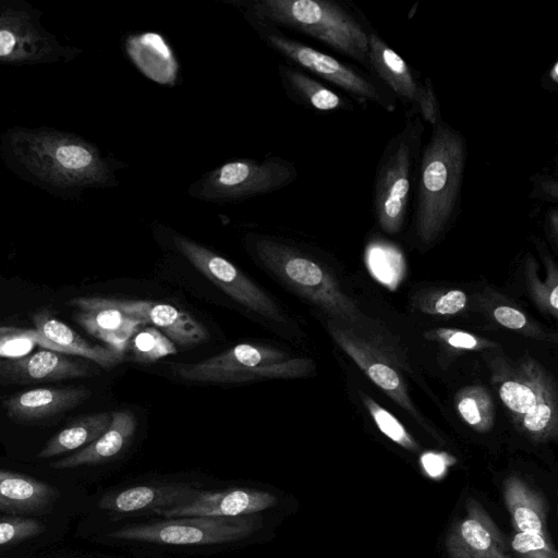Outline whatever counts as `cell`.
Segmentation results:
<instances>
[{
    "label": "cell",
    "mask_w": 558,
    "mask_h": 558,
    "mask_svg": "<svg viewBox=\"0 0 558 558\" xmlns=\"http://www.w3.org/2000/svg\"><path fill=\"white\" fill-rule=\"evenodd\" d=\"M468 156L465 137L444 120L422 147L414 185V227L425 245L453 222L461 205Z\"/></svg>",
    "instance_id": "6da1fadb"
},
{
    "label": "cell",
    "mask_w": 558,
    "mask_h": 558,
    "mask_svg": "<svg viewBox=\"0 0 558 558\" xmlns=\"http://www.w3.org/2000/svg\"><path fill=\"white\" fill-rule=\"evenodd\" d=\"M8 144L22 168L54 187L104 186L112 182L108 160L97 147L73 134L16 128L9 132Z\"/></svg>",
    "instance_id": "7a4b0ae2"
},
{
    "label": "cell",
    "mask_w": 558,
    "mask_h": 558,
    "mask_svg": "<svg viewBox=\"0 0 558 558\" xmlns=\"http://www.w3.org/2000/svg\"><path fill=\"white\" fill-rule=\"evenodd\" d=\"M254 20L310 36L366 68L371 25L332 0H251L239 3Z\"/></svg>",
    "instance_id": "3957f363"
},
{
    "label": "cell",
    "mask_w": 558,
    "mask_h": 558,
    "mask_svg": "<svg viewBox=\"0 0 558 558\" xmlns=\"http://www.w3.org/2000/svg\"><path fill=\"white\" fill-rule=\"evenodd\" d=\"M423 133L421 117L408 111L403 129L389 141L378 162L373 206L380 228L389 233H397L405 220L414 193Z\"/></svg>",
    "instance_id": "277c9868"
},
{
    "label": "cell",
    "mask_w": 558,
    "mask_h": 558,
    "mask_svg": "<svg viewBox=\"0 0 558 558\" xmlns=\"http://www.w3.org/2000/svg\"><path fill=\"white\" fill-rule=\"evenodd\" d=\"M311 366L310 360L290 357L277 348L241 343L201 362L174 363L171 369L190 381L242 383L302 377Z\"/></svg>",
    "instance_id": "5b68a950"
},
{
    "label": "cell",
    "mask_w": 558,
    "mask_h": 558,
    "mask_svg": "<svg viewBox=\"0 0 558 558\" xmlns=\"http://www.w3.org/2000/svg\"><path fill=\"white\" fill-rule=\"evenodd\" d=\"M253 25L270 48L301 69L342 89L361 105L374 104L388 112H395L397 99L369 72L288 38L271 24L255 20Z\"/></svg>",
    "instance_id": "8992f818"
},
{
    "label": "cell",
    "mask_w": 558,
    "mask_h": 558,
    "mask_svg": "<svg viewBox=\"0 0 558 558\" xmlns=\"http://www.w3.org/2000/svg\"><path fill=\"white\" fill-rule=\"evenodd\" d=\"M295 167L281 158H240L220 165L189 187L194 198L226 203L277 191L296 178Z\"/></svg>",
    "instance_id": "52a82bcc"
},
{
    "label": "cell",
    "mask_w": 558,
    "mask_h": 558,
    "mask_svg": "<svg viewBox=\"0 0 558 558\" xmlns=\"http://www.w3.org/2000/svg\"><path fill=\"white\" fill-rule=\"evenodd\" d=\"M262 525L257 513L234 518L186 517L129 525L110 535L122 541L163 545H217L242 541Z\"/></svg>",
    "instance_id": "ba28073f"
},
{
    "label": "cell",
    "mask_w": 558,
    "mask_h": 558,
    "mask_svg": "<svg viewBox=\"0 0 558 558\" xmlns=\"http://www.w3.org/2000/svg\"><path fill=\"white\" fill-rule=\"evenodd\" d=\"M254 251L270 271L302 296L333 314L345 308L331 277L299 251L269 238L255 240Z\"/></svg>",
    "instance_id": "9c48e42d"
},
{
    "label": "cell",
    "mask_w": 558,
    "mask_h": 558,
    "mask_svg": "<svg viewBox=\"0 0 558 558\" xmlns=\"http://www.w3.org/2000/svg\"><path fill=\"white\" fill-rule=\"evenodd\" d=\"M171 240L179 253L234 301L264 317L283 320L271 298L232 263L181 234L173 233Z\"/></svg>",
    "instance_id": "30bf717a"
},
{
    "label": "cell",
    "mask_w": 558,
    "mask_h": 558,
    "mask_svg": "<svg viewBox=\"0 0 558 558\" xmlns=\"http://www.w3.org/2000/svg\"><path fill=\"white\" fill-rule=\"evenodd\" d=\"M60 52L59 44L39 25L32 9L0 1V62H45Z\"/></svg>",
    "instance_id": "8fae6325"
},
{
    "label": "cell",
    "mask_w": 558,
    "mask_h": 558,
    "mask_svg": "<svg viewBox=\"0 0 558 558\" xmlns=\"http://www.w3.org/2000/svg\"><path fill=\"white\" fill-rule=\"evenodd\" d=\"M76 308L111 307L124 314L153 324L173 342L182 347L205 342L209 333L205 326L190 314L174 306L147 300L77 298L70 301Z\"/></svg>",
    "instance_id": "7c38bea8"
},
{
    "label": "cell",
    "mask_w": 558,
    "mask_h": 558,
    "mask_svg": "<svg viewBox=\"0 0 558 558\" xmlns=\"http://www.w3.org/2000/svg\"><path fill=\"white\" fill-rule=\"evenodd\" d=\"M446 546L450 558H511L500 530L472 498L465 515L448 534Z\"/></svg>",
    "instance_id": "4fadbf2b"
},
{
    "label": "cell",
    "mask_w": 558,
    "mask_h": 558,
    "mask_svg": "<svg viewBox=\"0 0 558 558\" xmlns=\"http://www.w3.org/2000/svg\"><path fill=\"white\" fill-rule=\"evenodd\" d=\"M275 495L257 489L201 490L187 502L155 512L168 519L186 517L234 518L272 508Z\"/></svg>",
    "instance_id": "5bb4252c"
},
{
    "label": "cell",
    "mask_w": 558,
    "mask_h": 558,
    "mask_svg": "<svg viewBox=\"0 0 558 558\" xmlns=\"http://www.w3.org/2000/svg\"><path fill=\"white\" fill-rule=\"evenodd\" d=\"M366 69L396 99L409 107L408 111L416 112L417 102L425 88V80L421 81L410 64L389 47L373 27L368 34Z\"/></svg>",
    "instance_id": "9a60e30c"
},
{
    "label": "cell",
    "mask_w": 558,
    "mask_h": 558,
    "mask_svg": "<svg viewBox=\"0 0 558 558\" xmlns=\"http://www.w3.org/2000/svg\"><path fill=\"white\" fill-rule=\"evenodd\" d=\"M198 492L196 486L178 483L134 486L102 497L98 507L118 513L157 512L183 505Z\"/></svg>",
    "instance_id": "2e32d148"
},
{
    "label": "cell",
    "mask_w": 558,
    "mask_h": 558,
    "mask_svg": "<svg viewBox=\"0 0 558 558\" xmlns=\"http://www.w3.org/2000/svg\"><path fill=\"white\" fill-rule=\"evenodd\" d=\"M90 395L92 391L83 386L35 388L12 396L3 404L14 420L36 421L73 409Z\"/></svg>",
    "instance_id": "e0dca14e"
},
{
    "label": "cell",
    "mask_w": 558,
    "mask_h": 558,
    "mask_svg": "<svg viewBox=\"0 0 558 558\" xmlns=\"http://www.w3.org/2000/svg\"><path fill=\"white\" fill-rule=\"evenodd\" d=\"M57 489L37 478L0 470V510L34 514L48 510L58 499Z\"/></svg>",
    "instance_id": "ac0fdd59"
},
{
    "label": "cell",
    "mask_w": 558,
    "mask_h": 558,
    "mask_svg": "<svg viewBox=\"0 0 558 558\" xmlns=\"http://www.w3.org/2000/svg\"><path fill=\"white\" fill-rule=\"evenodd\" d=\"M125 49L134 65L146 77L162 85L175 84L179 63L160 34L147 32L129 36Z\"/></svg>",
    "instance_id": "d6986e66"
},
{
    "label": "cell",
    "mask_w": 558,
    "mask_h": 558,
    "mask_svg": "<svg viewBox=\"0 0 558 558\" xmlns=\"http://www.w3.org/2000/svg\"><path fill=\"white\" fill-rule=\"evenodd\" d=\"M135 429L136 418L131 411H116L111 413V423L100 437L80 451L58 460L52 468L70 469L108 461L125 448Z\"/></svg>",
    "instance_id": "ffe728a7"
},
{
    "label": "cell",
    "mask_w": 558,
    "mask_h": 558,
    "mask_svg": "<svg viewBox=\"0 0 558 558\" xmlns=\"http://www.w3.org/2000/svg\"><path fill=\"white\" fill-rule=\"evenodd\" d=\"M11 377L21 380H62L83 377L90 366L81 360L70 359L56 351H38L2 365Z\"/></svg>",
    "instance_id": "44dd1931"
},
{
    "label": "cell",
    "mask_w": 558,
    "mask_h": 558,
    "mask_svg": "<svg viewBox=\"0 0 558 558\" xmlns=\"http://www.w3.org/2000/svg\"><path fill=\"white\" fill-rule=\"evenodd\" d=\"M77 323L90 335L106 342L112 351L123 356L131 338L146 325L111 307H87L80 310Z\"/></svg>",
    "instance_id": "7402d4cb"
},
{
    "label": "cell",
    "mask_w": 558,
    "mask_h": 558,
    "mask_svg": "<svg viewBox=\"0 0 558 558\" xmlns=\"http://www.w3.org/2000/svg\"><path fill=\"white\" fill-rule=\"evenodd\" d=\"M33 322L39 333L52 343L62 347L69 354L83 356L102 367H112L123 359L111 349L89 343L46 310L35 313Z\"/></svg>",
    "instance_id": "603a6c76"
},
{
    "label": "cell",
    "mask_w": 558,
    "mask_h": 558,
    "mask_svg": "<svg viewBox=\"0 0 558 558\" xmlns=\"http://www.w3.org/2000/svg\"><path fill=\"white\" fill-rule=\"evenodd\" d=\"M504 499L515 533H536L549 537L546 530V506L542 496L517 476L504 483Z\"/></svg>",
    "instance_id": "cb8c5ba5"
},
{
    "label": "cell",
    "mask_w": 558,
    "mask_h": 558,
    "mask_svg": "<svg viewBox=\"0 0 558 558\" xmlns=\"http://www.w3.org/2000/svg\"><path fill=\"white\" fill-rule=\"evenodd\" d=\"M279 72L289 94L302 105L320 112L352 110L354 107L351 98L337 93L302 70L280 64Z\"/></svg>",
    "instance_id": "d4e9b609"
},
{
    "label": "cell",
    "mask_w": 558,
    "mask_h": 558,
    "mask_svg": "<svg viewBox=\"0 0 558 558\" xmlns=\"http://www.w3.org/2000/svg\"><path fill=\"white\" fill-rule=\"evenodd\" d=\"M110 423L111 413L108 412L80 417L50 438L37 457L47 459L83 446L86 447L100 437L107 430Z\"/></svg>",
    "instance_id": "484cf974"
},
{
    "label": "cell",
    "mask_w": 558,
    "mask_h": 558,
    "mask_svg": "<svg viewBox=\"0 0 558 558\" xmlns=\"http://www.w3.org/2000/svg\"><path fill=\"white\" fill-rule=\"evenodd\" d=\"M499 396L517 422L542 402L555 398L549 386L541 381V378L523 374L502 381L499 386Z\"/></svg>",
    "instance_id": "4316f807"
},
{
    "label": "cell",
    "mask_w": 558,
    "mask_h": 558,
    "mask_svg": "<svg viewBox=\"0 0 558 558\" xmlns=\"http://www.w3.org/2000/svg\"><path fill=\"white\" fill-rule=\"evenodd\" d=\"M128 348L133 357L143 363L156 362L177 353L174 343L155 327L140 329L131 338Z\"/></svg>",
    "instance_id": "83f0119b"
},
{
    "label": "cell",
    "mask_w": 558,
    "mask_h": 558,
    "mask_svg": "<svg viewBox=\"0 0 558 558\" xmlns=\"http://www.w3.org/2000/svg\"><path fill=\"white\" fill-rule=\"evenodd\" d=\"M458 411L462 418L480 432L493 425L494 410L489 395L483 388H470L458 399Z\"/></svg>",
    "instance_id": "f1b7e54d"
},
{
    "label": "cell",
    "mask_w": 558,
    "mask_h": 558,
    "mask_svg": "<svg viewBox=\"0 0 558 558\" xmlns=\"http://www.w3.org/2000/svg\"><path fill=\"white\" fill-rule=\"evenodd\" d=\"M41 345L51 351L69 354L62 347L46 339L36 329H19L14 332L0 337V357L21 359L31 353L36 347Z\"/></svg>",
    "instance_id": "f546056e"
},
{
    "label": "cell",
    "mask_w": 558,
    "mask_h": 558,
    "mask_svg": "<svg viewBox=\"0 0 558 558\" xmlns=\"http://www.w3.org/2000/svg\"><path fill=\"white\" fill-rule=\"evenodd\" d=\"M367 263L374 276L391 288L401 278L402 256L395 247L374 243L368 247Z\"/></svg>",
    "instance_id": "4dcf8cb0"
},
{
    "label": "cell",
    "mask_w": 558,
    "mask_h": 558,
    "mask_svg": "<svg viewBox=\"0 0 558 558\" xmlns=\"http://www.w3.org/2000/svg\"><path fill=\"white\" fill-rule=\"evenodd\" d=\"M45 531V525L35 519L23 517L0 518V546L23 542Z\"/></svg>",
    "instance_id": "1f68e13d"
},
{
    "label": "cell",
    "mask_w": 558,
    "mask_h": 558,
    "mask_svg": "<svg viewBox=\"0 0 558 558\" xmlns=\"http://www.w3.org/2000/svg\"><path fill=\"white\" fill-rule=\"evenodd\" d=\"M511 547L519 558H558L549 537L536 533H515Z\"/></svg>",
    "instance_id": "d6a6232c"
},
{
    "label": "cell",
    "mask_w": 558,
    "mask_h": 558,
    "mask_svg": "<svg viewBox=\"0 0 558 558\" xmlns=\"http://www.w3.org/2000/svg\"><path fill=\"white\" fill-rule=\"evenodd\" d=\"M367 405L381 433L407 449H415V442L408 435L402 424L391 413L380 408L372 400H367Z\"/></svg>",
    "instance_id": "836d02e7"
},
{
    "label": "cell",
    "mask_w": 558,
    "mask_h": 558,
    "mask_svg": "<svg viewBox=\"0 0 558 558\" xmlns=\"http://www.w3.org/2000/svg\"><path fill=\"white\" fill-rule=\"evenodd\" d=\"M365 369L369 378L380 388L391 395L401 396V381L393 368L385 363L373 361Z\"/></svg>",
    "instance_id": "e575fe53"
},
{
    "label": "cell",
    "mask_w": 558,
    "mask_h": 558,
    "mask_svg": "<svg viewBox=\"0 0 558 558\" xmlns=\"http://www.w3.org/2000/svg\"><path fill=\"white\" fill-rule=\"evenodd\" d=\"M415 111L423 122H428L432 128L442 121L439 102L430 80L425 78V88L417 102Z\"/></svg>",
    "instance_id": "d590c367"
},
{
    "label": "cell",
    "mask_w": 558,
    "mask_h": 558,
    "mask_svg": "<svg viewBox=\"0 0 558 558\" xmlns=\"http://www.w3.org/2000/svg\"><path fill=\"white\" fill-rule=\"evenodd\" d=\"M466 303L464 292L451 290L440 296L435 303V312L439 314H454L461 311Z\"/></svg>",
    "instance_id": "8d00e7d4"
},
{
    "label": "cell",
    "mask_w": 558,
    "mask_h": 558,
    "mask_svg": "<svg viewBox=\"0 0 558 558\" xmlns=\"http://www.w3.org/2000/svg\"><path fill=\"white\" fill-rule=\"evenodd\" d=\"M532 196L547 202H556L558 198L557 180L549 175H541L534 179Z\"/></svg>",
    "instance_id": "74e56055"
},
{
    "label": "cell",
    "mask_w": 558,
    "mask_h": 558,
    "mask_svg": "<svg viewBox=\"0 0 558 558\" xmlns=\"http://www.w3.org/2000/svg\"><path fill=\"white\" fill-rule=\"evenodd\" d=\"M494 316L499 324L510 329H520L526 324L525 316L510 306H498L494 311Z\"/></svg>",
    "instance_id": "f35d334b"
},
{
    "label": "cell",
    "mask_w": 558,
    "mask_h": 558,
    "mask_svg": "<svg viewBox=\"0 0 558 558\" xmlns=\"http://www.w3.org/2000/svg\"><path fill=\"white\" fill-rule=\"evenodd\" d=\"M422 464L432 477H439L446 471V460L441 454L428 452L422 456Z\"/></svg>",
    "instance_id": "ab89813d"
},
{
    "label": "cell",
    "mask_w": 558,
    "mask_h": 558,
    "mask_svg": "<svg viewBox=\"0 0 558 558\" xmlns=\"http://www.w3.org/2000/svg\"><path fill=\"white\" fill-rule=\"evenodd\" d=\"M447 340V342L454 347L460 349H474L477 345L476 339L466 332L461 331H450L444 332V336H441Z\"/></svg>",
    "instance_id": "60d3db41"
},
{
    "label": "cell",
    "mask_w": 558,
    "mask_h": 558,
    "mask_svg": "<svg viewBox=\"0 0 558 558\" xmlns=\"http://www.w3.org/2000/svg\"><path fill=\"white\" fill-rule=\"evenodd\" d=\"M548 80L553 82L555 85L558 83V62H555L553 66L547 72Z\"/></svg>",
    "instance_id": "b9f144b4"
},
{
    "label": "cell",
    "mask_w": 558,
    "mask_h": 558,
    "mask_svg": "<svg viewBox=\"0 0 558 558\" xmlns=\"http://www.w3.org/2000/svg\"><path fill=\"white\" fill-rule=\"evenodd\" d=\"M549 303L554 310L558 308V288L555 287L549 295Z\"/></svg>",
    "instance_id": "7bdbcfd3"
},
{
    "label": "cell",
    "mask_w": 558,
    "mask_h": 558,
    "mask_svg": "<svg viewBox=\"0 0 558 558\" xmlns=\"http://www.w3.org/2000/svg\"><path fill=\"white\" fill-rule=\"evenodd\" d=\"M20 328L12 327V326H0V337L5 336L8 333L14 332L19 330Z\"/></svg>",
    "instance_id": "ee69618b"
}]
</instances>
